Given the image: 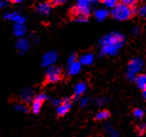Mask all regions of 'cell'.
<instances>
[{"label": "cell", "instance_id": "obj_30", "mask_svg": "<svg viewBox=\"0 0 146 137\" xmlns=\"http://www.w3.org/2000/svg\"><path fill=\"white\" fill-rule=\"evenodd\" d=\"M76 61H77L76 60V53H73V54L70 55L69 58H68V64H71V63L76 62Z\"/></svg>", "mask_w": 146, "mask_h": 137}, {"label": "cell", "instance_id": "obj_31", "mask_svg": "<svg viewBox=\"0 0 146 137\" xmlns=\"http://www.w3.org/2000/svg\"><path fill=\"white\" fill-rule=\"evenodd\" d=\"M89 103V99L84 97V98H81L80 99V106L81 107H86L87 105Z\"/></svg>", "mask_w": 146, "mask_h": 137}, {"label": "cell", "instance_id": "obj_16", "mask_svg": "<svg viewBox=\"0 0 146 137\" xmlns=\"http://www.w3.org/2000/svg\"><path fill=\"white\" fill-rule=\"evenodd\" d=\"M134 81L139 88L144 89L146 88V74H138Z\"/></svg>", "mask_w": 146, "mask_h": 137}, {"label": "cell", "instance_id": "obj_33", "mask_svg": "<svg viewBox=\"0 0 146 137\" xmlns=\"http://www.w3.org/2000/svg\"><path fill=\"white\" fill-rule=\"evenodd\" d=\"M92 0H76L77 4H90Z\"/></svg>", "mask_w": 146, "mask_h": 137}, {"label": "cell", "instance_id": "obj_20", "mask_svg": "<svg viewBox=\"0 0 146 137\" xmlns=\"http://www.w3.org/2000/svg\"><path fill=\"white\" fill-rule=\"evenodd\" d=\"M105 130L108 132V134L110 137H118V136H119V133H118L117 130H114L113 128L110 125V124H106Z\"/></svg>", "mask_w": 146, "mask_h": 137}, {"label": "cell", "instance_id": "obj_9", "mask_svg": "<svg viewBox=\"0 0 146 137\" xmlns=\"http://www.w3.org/2000/svg\"><path fill=\"white\" fill-rule=\"evenodd\" d=\"M29 45H30V43L29 41V40H27L25 38H19V40H18L17 42H16L15 47H16L17 51L19 52V54L23 55L27 51H29Z\"/></svg>", "mask_w": 146, "mask_h": 137}, {"label": "cell", "instance_id": "obj_24", "mask_svg": "<svg viewBox=\"0 0 146 137\" xmlns=\"http://www.w3.org/2000/svg\"><path fill=\"white\" fill-rule=\"evenodd\" d=\"M133 116L136 118H138V119H141V118H142L144 116V111L141 108H137L134 110V112H133Z\"/></svg>", "mask_w": 146, "mask_h": 137}, {"label": "cell", "instance_id": "obj_37", "mask_svg": "<svg viewBox=\"0 0 146 137\" xmlns=\"http://www.w3.org/2000/svg\"><path fill=\"white\" fill-rule=\"evenodd\" d=\"M11 1L12 3H14V4H17V3H21V2H23L24 0H11Z\"/></svg>", "mask_w": 146, "mask_h": 137}, {"label": "cell", "instance_id": "obj_1", "mask_svg": "<svg viewBox=\"0 0 146 137\" xmlns=\"http://www.w3.org/2000/svg\"><path fill=\"white\" fill-rule=\"evenodd\" d=\"M125 39L119 32H111L107 34L100 40L101 55H116L125 44Z\"/></svg>", "mask_w": 146, "mask_h": 137}, {"label": "cell", "instance_id": "obj_11", "mask_svg": "<svg viewBox=\"0 0 146 137\" xmlns=\"http://www.w3.org/2000/svg\"><path fill=\"white\" fill-rule=\"evenodd\" d=\"M51 10H52V6L50 4V2L40 3V4L37 5V7H36V11L38 12V13L42 14V15L49 14Z\"/></svg>", "mask_w": 146, "mask_h": 137}, {"label": "cell", "instance_id": "obj_7", "mask_svg": "<svg viewBox=\"0 0 146 137\" xmlns=\"http://www.w3.org/2000/svg\"><path fill=\"white\" fill-rule=\"evenodd\" d=\"M72 99L69 98L62 99H61L60 104L57 107V115L60 117H63L64 115H66L68 112L72 108Z\"/></svg>", "mask_w": 146, "mask_h": 137}, {"label": "cell", "instance_id": "obj_25", "mask_svg": "<svg viewBox=\"0 0 146 137\" xmlns=\"http://www.w3.org/2000/svg\"><path fill=\"white\" fill-rule=\"evenodd\" d=\"M138 1L139 0H120V3L125 4L126 6H129V7H135Z\"/></svg>", "mask_w": 146, "mask_h": 137}, {"label": "cell", "instance_id": "obj_13", "mask_svg": "<svg viewBox=\"0 0 146 137\" xmlns=\"http://www.w3.org/2000/svg\"><path fill=\"white\" fill-rule=\"evenodd\" d=\"M94 60V55L91 54V53H87V54L82 55L81 57H79L78 62L81 65H85V66H88V65H92V62Z\"/></svg>", "mask_w": 146, "mask_h": 137}, {"label": "cell", "instance_id": "obj_14", "mask_svg": "<svg viewBox=\"0 0 146 137\" xmlns=\"http://www.w3.org/2000/svg\"><path fill=\"white\" fill-rule=\"evenodd\" d=\"M80 70H81V64L78 61L73 62L68 66V74L69 75H76L77 73H79Z\"/></svg>", "mask_w": 146, "mask_h": 137}, {"label": "cell", "instance_id": "obj_38", "mask_svg": "<svg viewBox=\"0 0 146 137\" xmlns=\"http://www.w3.org/2000/svg\"><path fill=\"white\" fill-rule=\"evenodd\" d=\"M92 1H104V0H92Z\"/></svg>", "mask_w": 146, "mask_h": 137}, {"label": "cell", "instance_id": "obj_34", "mask_svg": "<svg viewBox=\"0 0 146 137\" xmlns=\"http://www.w3.org/2000/svg\"><path fill=\"white\" fill-rule=\"evenodd\" d=\"M76 21L78 22V23H86L88 19L87 18H76Z\"/></svg>", "mask_w": 146, "mask_h": 137}, {"label": "cell", "instance_id": "obj_26", "mask_svg": "<svg viewBox=\"0 0 146 137\" xmlns=\"http://www.w3.org/2000/svg\"><path fill=\"white\" fill-rule=\"evenodd\" d=\"M137 132H138L139 135H143L144 132H146V125L145 124H141V125H139L138 129H137Z\"/></svg>", "mask_w": 146, "mask_h": 137}, {"label": "cell", "instance_id": "obj_35", "mask_svg": "<svg viewBox=\"0 0 146 137\" xmlns=\"http://www.w3.org/2000/svg\"><path fill=\"white\" fill-rule=\"evenodd\" d=\"M6 5H7V2L3 1V0H0V9H3Z\"/></svg>", "mask_w": 146, "mask_h": 137}, {"label": "cell", "instance_id": "obj_6", "mask_svg": "<svg viewBox=\"0 0 146 137\" xmlns=\"http://www.w3.org/2000/svg\"><path fill=\"white\" fill-rule=\"evenodd\" d=\"M58 57V55L56 51H49L47 53H45V54L42 55V66L43 67L53 66V64L57 61Z\"/></svg>", "mask_w": 146, "mask_h": 137}, {"label": "cell", "instance_id": "obj_21", "mask_svg": "<svg viewBox=\"0 0 146 137\" xmlns=\"http://www.w3.org/2000/svg\"><path fill=\"white\" fill-rule=\"evenodd\" d=\"M14 109L17 112H20V113H23V114L29 113V108L27 107V105L25 104V103H17V104H15L14 105Z\"/></svg>", "mask_w": 146, "mask_h": 137}, {"label": "cell", "instance_id": "obj_27", "mask_svg": "<svg viewBox=\"0 0 146 137\" xmlns=\"http://www.w3.org/2000/svg\"><path fill=\"white\" fill-rule=\"evenodd\" d=\"M35 99H39L40 101H42V103H43V102L46 101L48 99V96L46 95V94H38L37 96H35Z\"/></svg>", "mask_w": 146, "mask_h": 137}, {"label": "cell", "instance_id": "obj_22", "mask_svg": "<svg viewBox=\"0 0 146 137\" xmlns=\"http://www.w3.org/2000/svg\"><path fill=\"white\" fill-rule=\"evenodd\" d=\"M137 14L141 17H146V3H143L137 8Z\"/></svg>", "mask_w": 146, "mask_h": 137}, {"label": "cell", "instance_id": "obj_36", "mask_svg": "<svg viewBox=\"0 0 146 137\" xmlns=\"http://www.w3.org/2000/svg\"><path fill=\"white\" fill-rule=\"evenodd\" d=\"M142 98L146 99V88L144 89H142Z\"/></svg>", "mask_w": 146, "mask_h": 137}, {"label": "cell", "instance_id": "obj_18", "mask_svg": "<svg viewBox=\"0 0 146 137\" xmlns=\"http://www.w3.org/2000/svg\"><path fill=\"white\" fill-rule=\"evenodd\" d=\"M42 102L40 101L39 99H37L34 98V99L31 101V110L34 114H39L40 112L42 110Z\"/></svg>", "mask_w": 146, "mask_h": 137}, {"label": "cell", "instance_id": "obj_12", "mask_svg": "<svg viewBox=\"0 0 146 137\" xmlns=\"http://www.w3.org/2000/svg\"><path fill=\"white\" fill-rule=\"evenodd\" d=\"M87 89V84L85 82H80L77 83L76 86H74V99H77L85 93Z\"/></svg>", "mask_w": 146, "mask_h": 137}, {"label": "cell", "instance_id": "obj_10", "mask_svg": "<svg viewBox=\"0 0 146 137\" xmlns=\"http://www.w3.org/2000/svg\"><path fill=\"white\" fill-rule=\"evenodd\" d=\"M34 98H35V95H34V92L31 88H27L22 90L21 92V99L25 103H29L31 102Z\"/></svg>", "mask_w": 146, "mask_h": 137}, {"label": "cell", "instance_id": "obj_5", "mask_svg": "<svg viewBox=\"0 0 146 137\" xmlns=\"http://www.w3.org/2000/svg\"><path fill=\"white\" fill-rule=\"evenodd\" d=\"M71 12L76 18H88L91 13V6L90 4H76Z\"/></svg>", "mask_w": 146, "mask_h": 137}, {"label": "cell", "instance_id": "obj_19", "mask_svg": "<svg viewBox=\"0 0 146 137\" xmlns=\"http://www.w3.org/2000/svg\"><path fill=\"white\" fill-rule=\"evenodd\" d=\"M110 112H108V111L101 110V111H99L97 114H96L95 119L98 120V121H103V120L108 119V118L110 117Z\"/></svg>", "mask_w": 146, "mask_h": 137}, {"label": "cell", "instance_id": "obj_23", "mask_svg": "<svg viewBox=\"0 0 146 137\" xmlns=\"http://www.w3.org/2000/svg\"><path fill=\"white\" fill-rule=\"evenodd\" d=\"M119 2H120V0H104V4L106 7L110 8V9L114 8Z\"/></svg>", "mask_w": 146, "mask_h": 137}, {"label": "cell", "instance_id": "obj_29", "mask_svg": "<svg viewBox=\"0 0 146 137\" xmlns=\"http://www.w3.org/2000/svg\"><path fill=\"white\" fill-rule=\"evenodd\" d=\"M141 32V28L139 26H135V27H133L132 30H131V34L133 36H138L139 35Z\"/></svg>", "mask_w": 146, "mask_h": 137}, {"label": "cell", "instance_id": "obj_15", "mask_svg": "<svg viewBox=\"0 0 146 137\" xmlns=\"http://www.w3.org/2000/svg\"><path fill=\"white\" fill-rule=\"evenodd\" d=\"M110 15V11L106 9H99V10L94 11V17L96 18L97 21H104L105 19H107Z\"/></svg>", "mask_w": 146, "mask_h": 137}, {"label": "cell", "instance_id": "obj_8", "mask_svg": "<svg viewBox=\"0 0 146 137\" xmlns=\"http://www.w3.org/2000/svg\"><path fill=\"white\" fill-rule=\"evenodd\" d=\"M4 18L9 21L14 22L15 24H25V23H26V18L16 11L7 12V13L4 15Z\"/></svg>", "mask_w": 146, "mask_h": 137}, {"label": "cell", "instance_id": "obj_4", "mask_svg": "<svg viewBox=\"0 0 146 137\" xmlns=\"http://www.w3.org/2000/svg\"><path fill=\"white\" fill-rule=\"evenodd\" d=\"M62 78V70L60 67L50 66L45 70V80L47 83H57Z\"/></svg>", "mask_w": 146, "mask_h": 137}, {"label": "cell", "instance_id": "obj_3", "mask_svg": "<svg viewBox=\"0 0 146 137\" xmlns=\"http://www.w3.org/2000/svg\"><path fill=\"white\" fill-rule=\"evenodd\" d=\"M144 67V62L142 59L139 57H135L130 60L127 65L125 76L129 81H134L135 77L139 73V71L142 70Z\"/></svg>", "mask_w": 146, "mask_h": 137}, {"label": "cell", "instance_id": "obj_2", "mask_svg": "<svg viewBox=\"0 0 146 137\" xmlns=\"http://www.w3.org/2000/svg\"><path fill=\"white\" fill-rule=\"evenodd\" d=\"M133 15L132 7L126 6L122 3H118L111 10V16L117 21H126L129 20Z\"/></svg>", "mask_w": 146, "mask_h": 137}, {"label": "cell", "instance_id": "obj_17", "mask_svg": "<svg viewBox=\"0 0 146 137\" xmlns=\"http://www.w3.org/2000/svg\"><path fill=\"white\" fill-rule=\"evenodd\" d=\"M27 32V27L25 24H15L13 27V33L16 37L23 38V36Z\"/></svg>", "mask_w": 146, "mask_h": 137}, {"label": "cell", "instance_id": "obj_32", "mask_svg": "<svg viewBox=\"0 0 146 137\" xmlns=\"http://www.w3.org/2000/svg\"><path fill=\"white\" fill-rule=\"evenodd\" d=\"M107 102V99L105 98H99L97 99V101H96V103H97L98 106H104V104Z\"/></svg>", "mask_w": 146, "mask_h": 137}, {"label": "cell", "instance_id": "obj_28", "mask_svg": "<svg viewBox=\"0 0 146 137\" xmlns=\"http://www.w3.org/2000/svg\"><path fill=\"white\" fill-rule=\"evenodd\" d=\"M68 0H51L50 4L51 6H58V5H62L65 2H67Z\"/></svg>", "mask_w": 146, "mask_h": 137}]
</instances>
